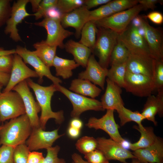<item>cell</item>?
<instances>
[{
    "mask_svg": "<svg viewBox=\"0 0 163 163\" xmlns=\"http://www.w3.org/2000/svg\"><path fill=\"white\" fill-rule=\"evenodd\" d=\"M83 126V122L79 118H73L69 122V126L80 130H81Z\"/></svg>",
    "mask_w": 163,
    "mask_h": 163,
    "instance_id": "obj_51",
    "label": "cell"
},
{
    "mask_svg": "<svg viewBox=\"0 0 163 163\" xmlns=\"http://www.w3.org/2000/svg\"><path fill=\"white\" fill-rule=\"evenodd\" d=\"M143 10L142 6L138 4L130 9L115 13L94 22L97 27L109 29L120 34L126 29L133 20Z\"/></svg>",
    "mask_w": 163,
    "mask_h": 163,
    "instance_id": "obj_4",
    "label": "cell"
},
{
    "mask_svg": "<svg viewBox=\"0 0 163 163\" xmlns=\"http://www.w3.org/2000/svg\"><path fill=\"white\" fill-rule=\"evenodd\" d=\"M155 60L147 56L130 53L126 62V71L153 78Z\"/></svg>",
    "mask_w": 163,
    "mask_h": 163,
    "instance_id": "obj_18",
    "label": "cell"
},
{
    "mask_svg": "<svg viewBox=\"0 0 163 163\" xmlns=\"http://www.w3.org/2000/svg\"><path fill=\"white\" fill-rule=\"evenodd\" d=\"M1 122V121L0 120V128L1 127V125H0Z\"/></svg>",
    "mask_w": 163,
    "mask_h": 163,
    "instance_id": "obj_59",
    "label": "cell"
},
{
    "mask_svg": "<svg viewBox=\"0 0 163 163\" xmlns=\"http://www.w3.org/2000/svg\"><path fill=\"white\" fill-rule=\"evenodd\" d=\"M69 90L76 94L92 98L98 96L102 91L101 89L90 81L79 78L72 80Z\"/></svg>",
    "mask_w": 163,
    "mask_h": 163,
    "instance_id": "obj_25",
    "label": "cell"
},
{
    "mask_svg": "<svg viewBox=\"0 0 163 163\" xmlns=\"http://www.w3.org/2000/svg\"><path fill=\"white\" fill-rule=\"evenodd\" d=\"M107 87L104 94L101 99V103L103 109L119 110L124 103L121 97V88L108 78L106 79Z\"/></svg>",
    "mask_w": 163,
    "mask_h": 163,
    "instance_id": "obj_21",
    "label": "cell"
},
{
    "mask_svg": "<svg viewBox=\"0 0 163 163\" xmlns=\"http://www.w3.org/2000/svg\"><path fill=\"white\" fill-rule=\"evenodd\" d=\"M97 29L93 22L89 21L85 24L81 31L79 42L90 48L92 52L96 43Z\"/></svg>",
    "mask_w": 163,
    "mask_h": 163,
    "instance_id": "obj_29",
    "label": "cell"
},
{
    "mask_svg": "<svg viewBox=\"0 0 163 163\" xmlns=\"http://www.w3.org/2000/svg\"><path fill=\"white\" fill-rule=\"evenodd\" d=\"M3 86L1 84H0V94L2 93L1 92V90H2V88L3 87Z\"/></svg>",
    "mask_w": 163,
    "mask_h": 163,
    "instance_id": "obj_57",
    "label": "cell"
},
{
    "mask_svg": "<svg viewBox=\"0 0 163 163\" xmlns=\"http://www.w3.org/2000/svg\"><path fill=\"white\" fill-rule=\"evenodd\" d=\"M118 38L130 53L152 57L144 37L140 33L139 28L132 24L119 34Z\"/></svg>",
    "mask_w": 163,
    "mask_h": 163,
    "instance_id": "obj_7",
    "label": "cell"
},
{
    "mask_svg": "<svg viewBox=\"0 0 163 163\" xmlns=\"http://www.w3.org/2000/svg\"><path fill=\"white\" fill-rule=\"evenodd\" d=\"M56 86L58 91L64 95L71 102L73 109L70 115L72 118H79L83 113L88 110H104L102 107L101 102L98 100L94 98H89L73 92L60 84Z\"/></svg>",
    "mask_w": 163,
    "mask_h": 163,
    "instance_id": "obj_6",
    "label": "cell"
},
{
    "mask_svg": "<svg viewBox=\"0 0 163 163\" xmlns=\"http://www.w3.org/2000/svg\"><path fill=\"white\" fill-rule=\"evenodd\" d=\"M37 77L38 75L35 71L29 68L22 58L15 53L8 82L2 92L12 91L17 84L28 78Z\"/></svg>",
    "mask_w": 163,
    "mask_h": 163,
    "instance_id": "obj_17",
    "label": "cell"
},
{
    "mask_svg": "<svg viewBox=\"0 0 163 163\" xmlns=\"http://www.w3.org/2000/svg\"><path fill=\"white\" fill-rule=\"evenodd\" d=\"M14 148L10 146L2 145L0 147V163H14Z\"/></svg>",
    "mask_w": 163,
    "mask_h": 163,
    "instance_id": "obj_43",
    "label": "cell"
},
{
    "mask_svg": "<svg viewBox=\"0 0 163 163\" xmlns=\"http://www.w3.org/2000/svg\"><path fill=\"white\" fill-rule=\"evenodd\" d=\"M41 0H29L31 5L32 11L35 13L37 10Z\"/></svg>",
    "mask_w": 163,
    "mask_h": 163,
    "instance_id": "obj_54",
    "label": "cell"
},
{
    "mask_svg": "<svg viewBox=\"0 0 163 163\" xmlns=\"http://www.w3.org/2000/svg\"><path fill=\"white\" fill-rule=\"evenodd\" d=\"M10 76V74L0 72V84L6 86L8 84Z\"/></svg>",
    "mask_w": 163,
    "mask_h": 163,
    "instance_id": "obj_52",
    "label": "cell"
},
{
    "mask_svg": "<svg viewBox=\"0 0 163 163\" xmlns=\"http://www.w3.org/2000/svg\"><path fill=\"white\" fill-rule=\"evenodd\" d=\"M12 90L18 92L21 97L26 114L29 118L32 128L40 127L38 114L41 109L37 102L35 101L26 80L17 84Z\"/></svg>",
    "mask_w": 163,
    "mask_h": 163,
    "instance_id": "obj_11",
    "label": "cell"
},
{
    "mask_svg": "<svg viewBox=\"0 0 163 163\" xmlns=\"http://www.w3.org/2000/svg\"><path fill=\"white\" fill-rule=\"evenodd\" d=\"M72 163H74L73 162H72Z\"/></svg>",
    "mask_w": 163,
    "mask_h": 163,
    "instance_id": "obj_60",
    "label": "cell"
},
{
    "mask_svg": "<svg viewBox=\"0 0 163 163\" xmlns=\"http://www.w3.org/2000/svg\"><path fill=\"white\" fill-rule=\"evenodd\" d=\"M133 154L141 163H163V140L159 137L152 145L145 148L133 151Z\"/></svg>",
    "mask_w": 163,
    "mask_h": 163,
    "instance_id": "obj_22",
    "label": "cell"
},
{
    "mask_svg": "<svg viewBox=\"0 0 163 163\" xmlns=\"http://www.w3.org/2000/svg\"><path fill=\"white\" fill-rule=\"evenodd\" d=\"M72 158L74 163H89L87 161L84 160L82 156L76 153L72 155Z\"/></svg>",
    "mask_w": 163,
    "mask_h": 163,
    "instance_id": "obj_53",
    "label": "cell"
},
{
    "mask_svg": "<svg viewBox=\"0 0 163 163\" xmlns=\"http://www.w3.org/2000/svg\"><path fill=\"white\" fill-rule=\"evenodd\" d=\"M26 81L29 88L33 91L41 109V114L39 117L40 127L45 130L46 124L50 119H54L57 124L62 123L65 120L63 111L54 112L51 107L52 97L54 92L58 91L56 85L53 84L44 86L35 82L30 78Z\"/></svg>",
    "mask_w": 163,
    "mask_h": 163,
    "instance_id": "obj_1",
    "label": "cell"
},
{
    "mask_svg": "<svg viewBox=\"0 0 163 163\" xmlns=\"http://www.w3.org/2000/svg\"><path fill=\"white\" fill-rule=\"evenodd\" d=\"M156 96L152 94L147 97L141 113L144 119H146L157 126L155 116L158 114L160 117L163 116V91L158 92Z\"/></svg>",
    "mask_w": 163,
    "mask_h": 163,
    "instance_id": "obj_23",
    "label": "cell"
},
{
    "mask_svg": "<svg viewBox=\"0 0 163 163\" xmlns=\"http://www.w3.org/2000/svg\"><path fill=\"white\" fill-rule=\"evenodd\" d=\"M66 51L72 54L74 60L79 66L86 68L92 52L89 48L72 40H68L65 44Z\"/></svg>",
    "mask_w": 163,
    "mask_h": 163,
    "instance_id": "obj_24",
    "label": "cell"
},
{
    "mask_svg": "<svg viewBox=\"0 0 163 163\" xmlns=\"http://www.w3.org/2000/svg\"><path fill=\"white\" fill-rule=\"evenodd\" d=\"M129 54L127 48L118 38L111 54L110 64L111 66L126 62Z\"/></svg>",
    "mask_w": 163,
    "mask_h": 163,
    "instance_id": "obj_31",
    "label": "cell"
},
{
    "mask_svg": "<svg viewBox=\"0 0 163 163\" xmlns=\"http://www.w3.org/2000/svg\"><path fill=\"white\" fill-rule=\"evenodd\" d=\"M143 17L146 19H149L153 23L157 24H161L163 22V14L159 11H152Z\"/></svg>",
    "mask_w": 163,
    "mask_h": 163,
    "instance_id": "obj_45",
    "label": "cell"
},
{
    "mask_svg": "<svg viewBox=\"0 0 163 163\" xmlns=\"http://www.w3.org/2000/svg\"><path fill=\"white\" fill-rule=\"evenodd\" d=\"M75 145L80 152L85 155L97 149V141L93 137L84 136L77 141Z\"/></svg>",
    "mask_w": 163,
    "mask_h": 163,
    "instance_id": "obj_33",
    "label": "cell"
},
{
    "mask_svg": "<svg viewBox=\"0 0 163 163\" xmlns=\"http://www.w3.org/2000/svg\"><path fill=\"white\" fill-rule=\"evenodd\" d=\"M16 53L15 50L12 49L9 50H5L2 47H0V56L14 54Z\"/></svg>",
    "mask_w": 163,
    "mask_h": 163,
    "instance_id": "obj_55",
    "label": "cell"
},
{
    "mask_svg": "<svg viewBox=\"0 0 163 163\" xmlns=\"http://www.w3.org/2000/svg\"><path fill=\"white\" fill-rule=\"evenodd\" d=\"M44 158L42 152L35 151H30L27 163H40L43 161Z\"/></svg>",
    "mask_w": 163,
    "mask_h": 163,
    "instance_id": "obj_46",
    "label": "cell"
},
{
    "mask_svg": "<svg viewBox=\"0 0 163 163\" xmlns=\"http://www.w3.org/2000/svg\"><path fill=\"white\" fill-rule=\"evenodd\" d=\"M29 0H18L14 2L11 6L10 16L6 23L4 30L6 34L16 42L22 40L17 28V26L25 18L32 15L27 12L26 6Z\"/></svg>",
    "mask_w": 163,
    "mask_h": 163,
    "instance_id": "obj_13",
    "label": "cell"
},
{
    "mask_svg": "<svg viewBox=\"0 0 163 163\" xmlns=\"http://www.w3.org/2000/svg\"><path fill=\"white\" fill-rule=\"evenodd\" d=\"M126 62L111 65L107 75V78L121 88L125 86Z\"/></svg>",
    "mask_w": 163,
    "mask_h": 163,
    "instance_id": "obj_30",
    "label": "cell"
},
{
    "mask_svg": "<svg viewBox=\"0 0 163 163\" xmlns=\"http://www.w3.org/2000/svg\"><path fill=\"white\" fill-rule=\"evenodd\" d=\"M81 130L69 126L67 129V133L69 137L72 139L77 138L80 135Z\"/></svg>",
    "mask_w": 163,
    "mask_h": 163,
    "instance_id": "obj_50",
    "label": "cell"
},
{
    "mask_svg": "<svg viewBox=\"0 0 163 163\" xmlns=\"http://www.w3.org/2000/svg\"><path fill=\"white\" fill-rule=\"evenodd\" d=\"M26 114L22 98L17 92L12 91L0 94V120L4 122Z\"/></svg>",
    "mask_w": 163,
    "mask_h": 163,
    "instance_id": "obj_5",
    "label": "cell"
},
{
    "mask_svg": "<svg viewBox=\"0 0 163 163\" xmlns=\"http://www.w3.org/2000/svg\"><path fill=\"white\" fill-rule=\"evenodd\" d=\"M86 68L85 70L79 74L78 78L87 80L104 90L108 69L102 67L93 54L90 56Z\"/></svg>",
    "mask_w": 163,
    "mask_h": 163,
    "instance_id": "obj_19",
    "label": "cell"
},
{
    "mask_svg": "<svg viewBox=\"0 0 163 163\" xmlns=\"http://www.w3.org/2000/svg\"><path fill=\"white\" fill-rule=\"evenodd\" d=\"M58 129L46 131L41 127L32 128L31 133L26 141V144L30 151L52 147L54 142L64 134L59 135Z\"/></svg>",
    "mask_w": 163,
    "mask_h": 163,
    "instance_id": "obj_16",
    "label": "cell"
},
{
    "mask_svg": "<svg viewBox=\"0 0 163 163\" xmlns=\"http://www.w3.org/2000/svg\"><path fill=\"white\" fill-rule=\"evenodd\" d=\"M142 163H150V162H144Z\"/></svg>",
    "mask_w": 163,
    "mask_h": 163,
    "instance_id": "obj_58",
    "label": "cell"
},
{
    "mask_svg": "<svg viewBox=\"0 0 163 163\" xmlns=\"http://www.w3.org/2000/svg\"><path fill=\"white\" fill-rule=\"evenodd\" d=\"M124 88L127 92L139 97H148L155 90L153 78L141 74L126 71Z\"/></svg>",
    "mask_w": 163,
    "mask_h": 163,
    "instance_id": "obj_10",
    "label": "cell"
},
{
    "mask_svg": "<svg viewBox=\"0 0 163 163\" xmlns=\"http://www.w3.org/2000/svg\"><path fill=\"white\" fill-rule=\"evenodd\" d=\"M14 54L0 56V72L11 73L13 65Z\"/></svg>",
    "mask_w": 163,
    "mask_h": 163,
    "instance_id": "obj_44",
    "label": "cell"
},
{
    "mask_svg": "<svg viewBox=\"0 0 163 163\" xmlns=\"http://www.w3.org/2000/svg\"><path fill=\"white\" fill-rule=\"evenodd\" d=\"M114 13L107 3L96 9L90 11L88 21L95 22L106 18Z\"/></svg>",
    "mask_w": 163,
    "mask_h": 163,
    "instance_id": "obj_34",
    "label": "cell"
},
{
    "mask_svg": "<svg viewBox=\"0 0 163 163\" xmlns=\"http://www.w3.org/2000/svg\"><path fill=\"white\" fill-rule=\"evenodd\" d=\"M11 9L10 0H0V27L6 23L9 18Z\"/></svg>",
    "mask_w": 163,
    "mask_h": 163,
    "instance_id": "obj_41",
    "label": "cell"
},
{
    "mask_svg": "<svg viewBox=\"0 0 163 163\" xmlns=\"http://www.w3.org/2000/svg\"><path fill=\"white\" fill-rule=\"evenodd\" d=\"M34 24L46 30L47 36L44 41L46 44L61 49L64 48V40L74 34L73 32L65 29L59 20L45 18L41 21Z\"/></svg>",
    "mask_w": 163,
    "mask_h": 163,
    "instance_id": "obj_8",
    "label": "cell"
},
{
    "mask_svg": "<svg viewBox=\"0 0 163 163\" xmlns=\"http://www.w3.org/2000/svg\"><path fill=\"white\" fill-rule=\"evenodd\" d=\"M98 28L96 42L92 53L98 58L99 64L102 67L107 69L112 52L118 40L119 34L109 29Z\"/></svg>",
    "mask_w": 163,
    "mask_h": 163,
    "instance_id": "obj_3",
    "label": "cell"
},
{
    "mask_svg": "<svg viewBox=\"0 0 163 163\" xmlns=\"http://www.w3.org/2000/svg\"><path fill=\"white\" fill-rule=\"evenodd\" d=\"M107 4L115 13L130 9L138 2V0H111Z\"/></svg>",
    "mask_w": 163,
    "mask_h": 163,
    "instance_id": "obj_36",
    "label": "cell"
},
{
    "mask_svg": "<svg viewBox=\"0 0 163 163\" xmlns=\"http://www.w3.org/2000/svg\"><path fill=\"white\" fill-rule=\"evenodd\" d=\"M141 17V26L152 57L156 60H163V35L161 30L151 26L147 19Z\"/></svg>",
    "mask_w": 163,
    "mask_h": 163,
    "instance_id": "obj_12",
    "label": "cell"
},
{
    "mask_svg": "<svg viewBox=\"0 0 163 163\" xmlns=\"http://www.w3.org/2000/svg\"><path fill=\"white\" fill-rule=\"evenodd\" d=\"M138 4L143 7L144 10L151 9L154 10L158 3H162V0H138Z\"/></svg>",
    "mask_w": 163,
    "mask_h": 163,
    "instance_id": "obj_47",
    "label": "cell"
},
{
    "mask_svg": "<svg viewBox=\"0 0 163 163\" xmlns=\"http://www.w3.org/2000/svg\"><path fill=\"white\" fill-rule=\"evenodd\" d=\"M33 46L35 49L33 51L35 54L49 68L52 66L57 47L48 45L44 40L34 43Z\"/></svg>",
    "mask_w": 163,
    "mask_h": 163,
    "instance_id": "obj_28",
    "label": "cell"
},
{
    "mask_svg": "<svg viewBox=\"0 0 163 163\" xmlns=\"http://www.w3.org/2000/svg\"><path fill=\"white\" fill-rule=\"evenodd\" d=\"M85 0H58L56 7L63 14L84 5Z\"/></svg>",
    "mask_w": 163,
    "mask_h": 163,
    "instance_id": "obj_35",
    "label": "cell"
},
{
    "mask_svg": "<svg viewBox=\"0 0 163 163\" xmlns=\"http://www.w3.org/2000/svg\"><path fill=\"white\" fill-rule=\"evenodd\" d=\"M132 159L133 160L131 162L129 163H141L136 158H134L133 159Z\"/></svg>",
    "mask_w": 163,
    "mask_h": 163,
    "instance_id": "obj_56",
    "label": "cell"
},
{
    "mask_svg": "<svg viewBox=\"0 0 163 163\" xmlns=\"http://www.w3.org/2000/svg\"><path fill=\"white\" fill-rule=\"evenodd\" d=\"M29 118L26 114L10 119L0 128V145L14 148L24 143L32 130Z\"/></svg>",
    "mask_w": 163,
    "mask_h": 163,
    "instance_id": "obj_2",
    "label": "cell"
},
{
    "mask_svg": "<svg viewBox=\"0 0 163 163\" xmlns=\"http://www.w3.org/2000/svg\"><path fill=\"white\" fill-rule=\"evenodd\" d=\"M114 111L113 110H107L106 113L100 118L91 117L85 125L90 128L103 130L108 134L110 138L120 144L125 139L119 133L120 127L115 121Z\"/></svg>",
    "mask_w": 163,
    "mask_h": 163,
    "instance_id": "obj_14",
    "label": "cell"
},
{
    "mask_svg": "<svg viewBox=\"0 0 163 163\" xmlns=\"http://www.w3.org/2000/svg\"><path fill=\"white\" fill-rule=\"evenodd\" d=\"M15 50L16 53L22 58L24 62L26 64H29L34 69L38 75L40 84L43 82L44 76L50 80L55 85L60 84L62 82V81L59 78L52 74L50 68L45 65L33 51L28 50L26 47L19 45L17 46Z\"/></svg>",
    "mask_w": 163,
    "mask_h": 163,
    "instance_id": "obj_9",
    "label": "cell"
},
{
    "mask_svg": "<svg viewBox=\"0 0 163 163\" xmlns=\"http://www.w3.org/2000/svg\"><path fill=\"white\" fill-rule=\"evenodd\" d=\"M96 139L97 149L101 152L108 161L114 160L123 163H128L127 159L136 158L132 153L111 138L99 137Z\"/></svg>",
    "mask_w": 163,
    "mask_h": 163,
    "instance_id": "obj_15",
    "label": "cell"
},
{
    "mask_svg": "<svg viewBox=\"0 0 163 163\" xmlns=\"http://www.w3.org/2000/svg\"><path fill=\"white\" fill-rule=\"evenodd\" d=\"M90 10L84 5L70 12L62 14L60 22L64 28L69 27L75 30L77 38L80 36L82 29L88 21Z\"/></svg>",
    "mask_w": 163,
    "mask_h": 163,
    "instance_id": "obj_20",
    "label": "cell"
},
{
    "mask_svg": "<svg viewBox=\"0 0 163 163\" xmlns=\"http://www.w3.org/2000/svg\"><path fill=\"white\" fill-rule=\"evenodd\" d=\"M57 1L58 0H41L37 10L32 15L35 17L36 20L44 17L46 12L49 8L56 6Z\"/></svg>",
    "mask_w": 163,
    "mask_h": 163,
    "instance_id": "obj_40",
    "label": "cell"
},
{
    "mask_svg": "<svg viewBox=\"0 0 163 163\" xmlns=\"http://www.w3.org/2000/svg\"><path fill=\"white\" fill-rule=\"evenodd\" d=\"M47 154L42 163H66L64 159L58 157L60 150L58 145L51 147L46 149Z\"/></svg>",
    "mask_w": 163,
    "mask_h": 163,
    "instance_id": "obj_39",
    "label": "cell"
},
{
    "mask_svg": "<svg viewBox=\"0 0 163 163\" xmlns=\"http://www.w3.org/2000/svg\"><path fill=\"white\" fill-rule=\"evenodd\" d=\"M117 112L120 120L121 126H123L128 122L134 121L137 123L139 127H143L142 122L144 119L141 113L138 111H133L123 106Z\"/></svg>",
    "mask_w": 163,
    "mask_h": 163,
    "instance_id": "obj_32",
    "label": "cell"
},
{
    "mask_svg": "<svg viewBox=\"0 0 163 163\" xmlns=\"http://www.w3.org/2000/svg\"><path fill=\"white\" fill-rule=\"evenodd\" d=\"M62 14L56 7H53L47 10L44 18H48L60 21Z\"/></svg>",
    "mask_w": 163,
    "mask_h": 163,
    "instance_id": "obj_48",
    "label": "cell"
},
{
    "mask_svg": "<svg viewBox=\"0 0 163 163\" xmlns=\"http://www.w3.org/2000/svg\"><path fill=\"white\" fill-rule=\"evenodd\" d=\"M153 79L155 90L163 91V60H155Z\"/></svg>",
    "mask_w": 163,
    "mask_h": 163,
    "instance_id": "obj_37",
    "label": "cell"
},
{
    "mask_svg": "<svg viewBox=\"0 0 163 163\" xmlns=\"http://www.w3.org/2000/svg\"><path fill=\"white\" fill-rule=\"evenodd\" d=\"M80 66L74 60L64 59L57 56H55L52 64L56 72L57 76H61L63 79H67L73 75L72 70Z\"/></svg>",
    "mask_w": 163,
    "mask_h": 163,
    "instance_id": "obj_26",
    "label": "cell"
},
{
    "mask_svg": "<svg viewBox=\"0 0 163 163\" xmlns=\"http://www.w3.org/2000/svg\"><path fill=\"white\" fill-rule=\"evenodd\" d=\"M30 151L25 143L16 146L14 148L13 152L14 163H27Z\"/></svg>",
    "mask_w": 163,
    "mask_h": 163,
    "instance_id": "obj_38",
    "label": "cell"
},
{
    "mask_svg": "<svg viewBox=\"0 0 163 163\" xmlns=\"http://www.w3.org/2000/svg\"><path fill=\"white\" fill-rule=\"evenodd\" d=\"M84 157L89 163H109L103 153L97 149L85 155Z\"/></svg>",
    "mask_w": 163,
    "mask_h": 163,
    "instance_id": "obj_42",
    "label": "cell"
},
{
    "mask_svg": "<svg viewBox=\"0 0 163 163\" xmlns=\"http://www.w3.org/2000/svg\"><path fill=\"white\" fill-rule=\"evenodd\" d=\"M111 0H85L84 5L88 10L102 5L107 4Z\"/></svg>",
    "mask_w": 163,
    "mask_h": 163,
    "instance_id": "obj_49",
    "label": "cell"
},
{
    "mask_svg": "<svg viewBox=\"0 0 163 163\" xmlns=\"http://www.w3.org/2000/svg\"><path fill=\"white\" fill-rule=\"evenodd\" d=\"M133 128L141 134L139 140L134 143H131L129 149L134 151L137 149H143L152 144L155 141L157 136L154 133L152 127H144L140 128L134 126Z\"/></svg>",
    "mask_w": 163,
    "mask_h": 163,
    "instance_id": "obj_27",
    "label": "cell"
}]
</instances>
